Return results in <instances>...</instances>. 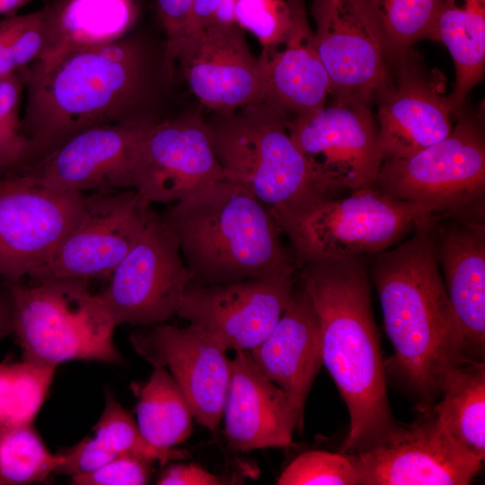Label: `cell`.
I'll return each instance as SVG.
<instances>
[{
    "mask_svg": "<svg viewBox=\"0 0 485 485\" xmlns=\"http://www.w3.org/2000/svg\"><path fill=\"white\" fill-rule=\"evenodd\" d=\"M17 73L26 92L20 129L33 146L34 161L91 127L161 119L154 109L172 76L164 50L154 51L133 33L58 50Z\"/></svg>",
    "mask_w": 485,
    "mask_h": 485,
    "instance_id": "obj_1",
    "label": "cell"
},
{
    "mask_svg": "<svg viewBox=\"0 0 485 485\" xmlns=\"http://www.w3.org/2000/svg\"><path fill=\"white\" fill-rule=\"evenodd\" d=\"M366 257L308 261L296 271L319 319L322 364L348 410L343 454L370 448L396 425L386 393Z\"/></svg>",
    "mask_w": 485,
    "mask_h": 485,
    "instance_id": "obj_2",
    "label": "cell"
},
{
    "mask_svg": "<svg viewBox=\"0 0 485 485\" xmlns=\"http://www.w3.org/2000/svg\"><path fill=\"white\" fill-rule=\"evenodd\" d=\"M436 220L374 255L368 266L394 349L392 361L423 411L440 395L447 369L470 359L436 257Z\"/></svg>",
    "mask_w": 485,
    "mask_h": 485,
    "instance_id": "obj_3",
    "label": "cell"
},
{
    "mask_svg": "<svg viewBox=\"0 0 485 485\" xmlns=\"http://www.w3.org/2000/svg\"><path fill=\"white\" fill-rule=\"evenodd\" d=\"M163 215L178 239L189 284L296 274L295 259L282 242L270 208L225 179Z\"/></svg>",
    "mask_w": 485,
    "mask_h": 485,
    "instance_id": "obj_4",
    "label": "cell"
},
{
    "mask_svg": "<svg viewBox=\"0 0 485 485\" xmlns=\"http://www.w3.org/2000/svg\"><path fill=\"white\" fill-rule=\"evenodd\" d=\"M289 116L265 101L205 119L225 179L272 212L291 211L331 197L287 128Z\"/></svg>",
    "mask_w": 485,
    "mask_h": 485,
    "instance_id": "obj_5",
    "label": "cell"
},
{
    "mask_svg": "<svg viewBox=\"0 0 485 485\" xmlns=\"http://www.w3.org/2000/svg\"><path fill=\"white\" fill-rule=\"evenodd\" d=\"M7 284L22 359L56 367L72 360H122L113 341L116 326L99 295L90 292L88 280Z\"/></svg>",
    "mask_w": 485,
    "mask_h": 485,
    "instance_id": "obj_6",
    "label": "cell"
},
{
    "mask_svg": "<svg viewBox=\"0 0 485 485\" xmlns=\"http://www.w3.org/2000/svg\"><path fill=\"white\" fill-rule=\"evenodd\" d=\"M272 214L290 242L297 268L313 260L375 255L441 218L425 207L394 199L374 186Z\"/></svg>",
    "mask_w": 485,
    "mask_h": 485,
    "instance_id": "obj_7",
    "label": "cell"
},
{
    "mask_svg": "<svg viewBox=\"0 0 485 485\" xmlns=\"http://www.w3.org/2000/svg\"><path fill=\"white\" fill-rule=\"evenodd\" d=\"M444 139L410 156L384 161L374 187L439 217L484 216L485 139L481 121L462 113Z\"/></svg>",
    "mask_w": 485,
    "mask_h": 485,
    "instance_id": "obj_8",
    "label": "cell"
},
{
    "mask_svg": "<svg viewBox=\"0 0 485 485\" xmlns=\"http://www.w3.org/2000/svg\"><path fill=\"white\" fill-rule=\"evenodd\" d=\"M110 278L98 295L116 327L160 324L176 314L190 277L163 214L154 212Z\"/></svg>",
    "mask_w": 485,
    "mask_h": 485,
    "instance_id": "obj_9",
    "label": "cell"
},
{
    "mask_svg": "<svg viewBox=\"0 0 485 485\" xmlns=\"http://www.w3.org/2000/svg\"><path fill=\"white\" fill-rule=\"evenodd\" d=\"M312 13L332 101L377 103L392 84V66L365 0H313Z\"/></svg>",
    "mask_w": 485,
    "mask_h": 485,
    "instance_id": "obj_10",
    "label": "cell"
},
{
    "mask_svg": "<svg viewBox=\"0 0 485 485\" xmlns=\"http://www.w3.org/2000/svg\"><path fill=\"white\" fill-rule=\"evenodd\" d=\"M151 206L132 189L86 194L78 221L28 278L42 281L110 277L154 214Z\"/></svg>",
    "mask_w": 485,
    "mask_h": 485,
    "instance_id": "obj_11",
    "label": "cell"
},
{
    "mask_svg": "<svg viewBox=\"0 0 485 485\" xmlns=\"http://www.w3.org/2000/svg\"><path fill=\"white\" fill-rule=\"evenodd\" d=\"M85 198L22 172L0 176V278L22 280L46 261L80 218Z\"/></svg>",
    "mask_w": 485,
    "mask_h": 485,
    "instance_id": "obj_12",
    "label": "cell"
},
{
    "mask_svg": "<svg viewBox=\"0 0 485 485\" xmlns=\"http://www.w3.org/2000/svg\"><path fill=\"white\" fill-rule=\"evenodd\" d=\"M288 133L331 197L372 187L383 163L378 127L369 107L333 102L288 117Z\"/></svg>",
    "mask_w": 485,
    "mask_h": 485,
    "instance_id": "obj_13",
    "label": "cell"
},
{
    "mask_svg": "<svg viewBox=\"0 0 485 485\" xmlns=\"http://www.w3.org/2000/svg\"><path fill=\"white\" fill-rule=\"evenodd\" d=\"M225 179L198 113L159 119L141 137L132 190L151 204H174Z\"/></svg>",
    "mask_w": 485,
    "mask_h": 485,
    "instance_id": "obj_14",
    "label": "cell"
},
{
    "mask_svg": "<svg viewBox=\"0 0 485 485\" xmlns=\"http://www.w3.org/2000/svg\"><path fill=\"white\" fill-rule=\"evenodd\" d=\"M295 275L189 284L176 315L199 327L226 350L250 351L279 320L293 293Z\"/></svg>",
    "mask_w": 485,
    "mask_h": 485,
    "instance_id": "obj_15",
    "label": "cell"
},
{
    "mask_svg": "<svg viewBox=\"0 0 485 485\" xmlns=\"http://www.w3.org/2000/svg\"><path fill=\"white\" fill-rule=\"evenodd\" d=\"M346 454L364 485H466L481 469L450 441L433 412L396 424L375 445Z\"/></svg>",
    "mask_w": 485,
    "mask_h": 485,
    "instance_id": "obj_16",
    "label": "cell"
},
{
    "mask_svg": "<svg viewBox=\"0 0 485 485\" xmlns=\"http://www.w3.org/2000/svg\"><path fill=\"white\" fill-rule=\"evenodd\" d=\"M136 352L153 366L165 367L186 397L195 421L216 431L223 419L232 359L195 324L140 327L130 334Z\"/></svg>",
    "mask_w": 485,
    "mask_h": 485,
    "instance_id": "obj_17",
    "label": "cell"
},
{
    "mask_svg": "<svg viewBox=\"0 0 485 485\" xmlns=\"http://www.w3.org/2000/svg\"><path fill=\"white\" fill-rule=\"evenodd\" d=\"M155 121L85 128L16 172L57 190L85 193L132 189V167L138 143Z\"/></svg>",
    "mask_w": 485,
    "mask_h": 485,
    "instance_id": "obj_18",
    "label": "cell"
},
{
    "mask_svg": "<svg viewBox=\"0 0 485 485\" xmlns=\"http://www.w3.org/2000/svg\"><path fill=\"white\" fill-rule=\"evenodd\" d=\"M176 63L190 91L213 112H228L263 101L258 58L237 24L186 36L165 57L172 75Z\"/></svg>",
    "mask_w": 485,
    "mask_h": 485,
    "instance_id": "obj_19",
    "label": "cell"
},
{
    "mask_svg": "<svg viewBox=\"0 0 485 485\" xmlns=\"http://www.w3.org/2000/svg\"><path fill=\"white\" fill-rule=\"evenodd\" d=\"M410 53L392 62L398 68L396 79L377 101L383 162L410 156L444 139L454 128L443 82L418 66Z\"/></svg>",
    "mask_w": 485,
    "mask_h": 485,
    "instance_id": "obj_20",
    "label": "cell"
},
{
    "mask_svg": "<svg viewBox=\"0 0 485 485\" xmlns=\"http://www.w3.org/2000/svg\"><path fill=\"white\" fill-rule=\"evenodd\" d=\"M223 418L228 447L235 452L288 447L304 419L290 399L256 366L250 351H236Z\"/></svg>",
    "mask_w": 485,
    "mask_h": 485,
    "instance_id": "obj_21",
    "label": "cell"
},
{
    "mask_svg": "<svg viewBox=\"0 0 485 485\" xmlns=\"http://www.w3.org/2000/svg\"><path fill=\"white\" fill-rule=\"evenodd\" d=\"M484 216H448L434 223V246L466 356L480 360L485 344Z\"/></svg>",
    "mask_w": 485,
    "mask_h": 485,
    "instance_id": "obj_22",
    "label": "cell"
},
{
    "mask_svg": "<svg viewBox=\"0 0 485 485\" xmlns=\"http://www.w3.org/2000/svg\"><path fill=\"white\" fill-rule=\"evenodd\" d=\"M289 24L283 40L261 51L258 63L263 101L289 117L326 104L331 84L308 22L305 0H286Z\"/></svg>",
    "mask_w": 485,
    "mask_h": 485,
    "instance_id": "obj_23",
    "label": "cell"
},
{
    "mask_svg": "<svg viewBox=\"0 0 485 485\" xmlns=\"http://www.w3.org/2000/svg\"><path fill=\"white\" fill-rule=\"evenodd\" d=\"M250 354L257 367L293 401L304 419V404L322 364L319 319L300 283L269 334Z\"/></svg>",
    "mask_w": 485,
    "mask_h": 485,
    "instance_id": "obj_24",
    "label": "cell"
},
{
    "mask_svg": "<svg viewBox=\"0 0 485 485\" xmlns=\"http://www.w3.org/2000/svg\"><path fill=\"white\" fill-rule=\"evenodd\" d=\"M38 12L46 42L43 57L128 35L138 19L139 4L137 0H47Z\"/></svg>",
    "mask_w": 485,
    "mask_h": 485,
    "instance_id": "obj_25",
    "label": "cell"
},
{
    "mask_svg": "<svg viewBox=\"0 0 485 485\" xmlns=\"http://www.w3.org/2000/svg\"><path fill=\"white\" fill-rule=\"evenodd\" d=\"M428 40L442 42L455 67V84L447 95L459 114L485 69V0H438Z\"/></svg>",
    "mask_w": 485,
    "mask_h": 485,
    "instance_id": "obj_26",
    "label": "cell"
},
{
    "mask_svg": "<svg viewBox=\"0 0 485 485\" xmlns=\"http://www.w3.org/2000/svg\"><path fill=\"white\" fill-rule=\"evenodd\" d=\"M441 401L431 409L450 441L468 456L485 458V366L466 359L447 369Z\"/></svg>",
    "mask_w": 485,
    "mask_h": 485,
    "instance_id": "obj_27",
    "label": "cell"
},
{
    "mask_svg": "<svg viewBox=\"0 0 485 485\" xmlns=\"http://www.w3.org/2000/svg\"><path fill=\"white\" fill-rule=\"evenodd\" d=\"M137 397V424L151 444L172 448L184 443L192 432V410L183 392L169 373L154 366L149 379L133 384Z\"/></svg>",
    "mask_w": 485,
    "mask_h": 485,
    "instance_id": "obj_28",
    "label": "cell"
},
{
    "mask_svg": "<svg viewBox=\"0 0 485 485\" xmlns=\"http://www.w3.org/2000/svg\"><path fill=\"white\" fill-rule=\"evenodd\" d=\"M55 370L24 359L0 363V429L33 423Z\"/></svg>",
    "mask_w": 485,
    "mask_h": 485,
    "instance_id": "obj_29",
    "label": "cell"
},
{
    "mask_svg": "<svg viewBox=\"0 0 485 485\" xmlns=\"http://www.w3.org/2000/svg\"><path fill=\"white\" fill-rule=\"evenodd\" d=\"M390 61L428 40L438 0H365Z\"/></svg>",
    "mask_w": 485,
    "mask_h": 485,
    "instance_id": "obj_30",
    "label": "cell"
},
{
    "mask_svg": "<svg viewBox=\"0 0 485 485\" xmlns=\"http://www.w3.org/2000/svg\"><path fill=\"white\" fill-rule=\"evenodd\" d=\"M64 462L45 445L32 424L0 429V479L5 484L45 481Z\"/></svg>",
    "mask_w": 485,
    "mask_h": 485,
    "instance_id": "obj_31",
    "label": "cell"
},
{
    "mask_svg": "<svg viewBox=\"0 0 485 485\" xmlns=\"http://www.w3.org/2000/svg\"><path fill=\"white\" fill-rule=\"evenodd\" d=\"M93 430V436L113 457L130 454L161 465L190 457L185 450L158 447L148 442L132 416L111 393L106 394L104 410Z\"/></svg>",
    "mask_w": 485,
    "mask_h": 485,
    "instance_id": "obj_32",
    "label": "cell"
},
{
    "mask_svg": "<svg viewBox=\"0 0 485 485\" xmlns=\"http://www.w3.org/2000/svg\"><path fill=\"white\" fill-rule=\"evenodd\" d=\"M278 485H356L357 474L346 454L309 451L298 455L282 472Z\"/></svg>",
    "mask_w": 485,
    "mask_h": 485,
    "instance_id": "obj_33",
    "label": "cell"
},
{
    "mask_svg": "<svg viewBox=\"0 0 485 485\" xmlns=\"http://www.w3.org/2000/svg\"><path fill=\"white\" fill-rule=\"evenodd\" d=\"M235 23L251 32L262 50L280 43L288 28L289 9L285 0H233Z\"/></svg>",
    "mask_w": 485,
    "mask_h": 485,
    "instance_id": "obj_34",
    "label": "cell"
},
{
    "mask_svg": "<svg viewBox=\"0 0 485 485\" xmlns=\"http://www.w3.org/2000/svg\"><path fill=\"white\" fill-rule=\"evenodd\" d=\"M150 462L130 454L115 457L99 468L71 477L75 485H142L149 479Z\"/></svg>",
    "mask_w": 485,
    "mask_h": 485,
    "instance_id": "obj_35",
    "label": "cell"
},
{
    "mask_svg": "<svg viewBox=\"0 0 485 485\" xmlns=\"http://www.w3.org/2000/svg\"><path fill=\"white\" fill-rule=\"evenodd\" d=\"M34 160L33 146L20 128L0 119V176L19 172Z\"/></svg>",
    "mask_w": 485,
    "mask_h": 485,
    "instance_id": "obj_36",
    "label": "cell"
},
{
    "mask_svg": "<svg viewBox=\"0 0 485 485\" xmlns=\"http://www.w3.org/2000/svg\"><path fill=\"white\" fill-rule=\"evenodd\" d=\"M234 24L233 0H194L182 39L198 31Z\"/></svg>",
    "mask_w": 485,
    "mask_h": 485,
    "instance_id": "obj_37",
    "label": "cell"
},
{
    "mask_svg": "<svg viewBox=\"0 0 485 485\" xmlns=\"http://www.w3.org/2000/svg\"><path fill=\"white\" fill-rule=\"evenodd\" d=\"M194 0H156V9L164 31V55L182 39Z\"/></svg>",
    "mask_w": 485,
    "mask_h": 485,
    "instance_id": "obj_38",
    "label": "cell"
},
{
    "mask_svg": "<svg viewBox=\"0 0 485 485\" xmlns=\"http://www.w3.org/2000/svg\"><path fill=\"white\" fill-rule=\"evenodd\" d=\"M224 480L194 463L168 467L157 481L159 485H220Z\"/></svg>",
    "mask_w": 485,
    "mask_h": 485,
    "instance_id": "obj_39",
    "label": "cell"
},
{
    "mask_svg": "<svg viewBox=\"0 0 485 485\" xmlns=\"http://www.w3.org/2000/svg\"><path fill=\"white\" fill-rule=\"evenodd\" d=\"M22 90L23 84L17 72L0 75V119L17 128H20Z\"/></svg>",
    "mask_w": 485,
    "mask_h": 485,
    "instance_id": "obj_40",
    "label": "cell"
},
{
    "mask_svg": "<svg viewBox=\"0 0 485 485\" xmlns=\"http://www.w3.org/2000/svg\"><path fill=\"white\" fill-rule=\"evenodd\" d=\"M13 333V305L9 286L0 285V340Z\"/></svg>",
    "mask_w": 485,
    "mask_h": 485,
    "instance_id": "obj_41",
    "label": "cell"
},
{
    "mask_svg": "<svg viewBox=\"0 0 485 485\" xmlns=\"http://www.w3.org/2000/svg\"><path fill=\"white\" fill-rule=\"evenodd\" d=\"M30 1L31 0H0V15L14 14L15 11Z\"/></svg>",
    "mask_w": 485,
    "mask_h": 485,
    "instance_id": "obj_42",
    "label": "cell"
},
{
    "mask_svg": "<svg viewBox=\"0 0 485 485\" xmlns=\"http://www.w3.org/2000/svg\"><path fill=\"white\" fill-rule=\"evenodd\" d=\"M0 485H3L1 479H0Z\"/></svg>",
    "mask_w": 485,
    "mask_h": 485,
    "instance_id": "obj_43",
    "label": "cell"
}]
</instances>
